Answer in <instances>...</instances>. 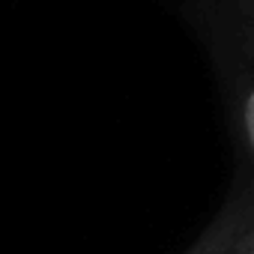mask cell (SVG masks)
Masks as SVG:
<instances>
[{"label":"cell","mask_w":254,"mask_h":254,"mask_svg":"<svg viewBox=\"0 0 254 254\" xmlns=\"http://www.w3.org/2000/svg\"><path fill=\"white\" fill-rule=\"evenodd\" d=\"M200 254H251L254 248V186H236L209 227L197 236Z\"/></svg>","instance_id":"6da1fadb"},{"label":"cell","mask_w":254,"mask_h":254,"mask_svg":"<svg viewBox=\"0 0 254 254\" xmlns=\"http://www.w3.org/2000/svg\"><path fill=\"white\" fill-rule=\"evenodd\" d=\"M186 254H200V248H197V242H194V245H191V248H189Z\"/></svg>","instance_id":"3957f363"},{"label":"cell","mask_w":254,"mask_h":254,"mask_svg":"<svg viewBox=\"0 0 254 254\" xmlns=\"http://www.w3.org/2000/svg\"><path fill=\"white\" fill-rule=\"evenodd\" d=\"M251 254H254V248H251Z\"/></svg>","instance_id":"277c9868"},{"label":"cell","mask_w":254,"mask_h":254,"mask_svg":"<svg viewBox=\"0 0 254 254\" xmlns=\"http://www.w3.org/2000/svg\"><path fill=\"white\" fill-rule=\"evenodd\" d=\"M242 132H245V141H248V150L254 156V87L245 93L242 99Z\"/></svg>","instance_id":"7a4b0ae2"}]
</instances>
